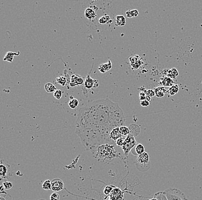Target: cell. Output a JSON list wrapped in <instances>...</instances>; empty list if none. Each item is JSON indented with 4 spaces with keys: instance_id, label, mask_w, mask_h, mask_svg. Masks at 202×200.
I'll return each instance as SVG.
<instances>
[{
    "instance_id": "obj_23",
    "label": "cell",
    "mask_w": 202,
    "mask_h": 200,
    "mask_svg": "<svg viewBox=\"0 0 202 200\" xmlns=\"http://www.w3.org/2000/svg\"><path fill=\"white\" fill-rule=\"evenodd\" d=\"M79 105V100L76 99H71L68 102V106L72 109H75Z\"/></svg>"
},
{
    "instance_id": "obj_37",
    "label": "cell",
    "mask_w": 202,
    "mask_h": 200,
    "mask_svg": "<svg viewBox=\"0 0 202 200\" xmlns=\"http://www.w3.org/2000/svg\"><path fill=\"white\" fill-rule=\"evenodd\" d=\"M126 16H127V17H128V18H129V19L132 18V14H131V13H130V11H126Z\"/></svg>"
},
{
    "instance_id": "obj_6",
    "label": "cell",
    "mask_w": 202,
    "mask_h": 200,
    "mask_svg": "<svg viewBox=\"0 0 202 200\" xmlns=\"http://www.w3.org/2000/svg\"><path fill=\"white\" fill-rule=\"evenodd\" d=\"M64 184L63 181L59 178L53 179L51 181V190L54 192H59L63 190Z\"/></svg>"
},
{
    "instance_id": "obj_3",
    "label": "cell",
    "mask_w": 202,
    "mask_h": 200,
    "mask_svg": "<svg viewBox=\"0 0 202 200\" xmlns=\"http://www.w3.org/2000/svg\"><path fill=\"white\" fill-rule=\"evenodd\" d=\"M164 193L168 200H189L183 191L177 188H168Z\"/></svg>"
},
{
    "instance_id": "obj_28",
    "label": "cell",
    "mask_w": 202,
    "mask_h": 200,
    "mask_svg": "<svg viewBox=\"0 0 202 200\" xmlns=\"http://www.w3.org/2000/svg\"><path fill=\"white\" fill-rule=\"evenodd\" d=\"M114 188V187L112 186H106L105 187V189L103 190L104 194L106 196H108L109 194H110V193L112 191V190H113Z\"/></svg>"
},
{
    "instance_id": "obj_38",
    "label": "cell",
    "mask_w": 202,
    "mask_h": 200,
    "mask_svg": "<svg viewBox=\"0 0 202 200\" xmlns=\"http://www.w3.org/2000/svg\"><path fill=\"white\" fill-rule=\"evenodd\" d=\"M151 97L149 96H148V95H147V96H146V100H148V101L149 102H150V101L151 100Z\"/></svg>"
},
{
    "instance_id": "obj_21",
    "label": "cell",
    "mask_w": 202,
    "mask_h": 200,
    "mask_svg": "<svg viewBox=\"0 0 202 200\" xmlns=\"http://www.w3.org/2000/svg\"><path fill=\"white\" fill-rule=\"evenodd\" d=\"M136 155L139 156L145 152V147L141 144H137L135 147Z\"/></svg>"
},
{
    "instance_id": "obj_29",
    "label": "cell",
    "mask_w": 202,
    "mask_h": 200,
    "mask_svg": "<svg viewBox=\"0 0 202 200\" xmlns=\"http://www.w3.org/2000/svg\"><path fill=\"white\" fill-rule=\"evenodd\" d=\"M126 137H122L118 139L115 143V144L119 147H122L124 146V142H125V140Z\"/></svg>"
},
{
    "instance_id": "obj_7",
    "label": "cell",
    "mask_w": 202,
    "mask_h": 200,
    "mask_svg": "<svg viewBox=\"0 0 202 200\" xmlns=\"http://www.w3.org/2000/svg\"><path fill=\"white\" fill-rule=\"evenodd\" d=\"M84 85L86 88L91 89L92 88H97L99 86V83L98 80H94L92 77H90V74H88L85 81Z\"/></svg>"
},
{
    "instance_id": "obj_32",
    "label": "cell",
    "mask_w": 202,
    "mask_h": 200,
    "mask_svg": "<svg viewBox=\"0 0 202 200\" xmlns=\"http://www.w3.org/2000/svg\"><path fill=\"white\" fill-rule=\"evenodd\" d=\"M60 200V196L58 193L54 192L50 196V200Z\"/></svg>"
},
{
    "instance_id": "obj_11",
    "label": "cell",
    "mask_w": 202,
    "mask_h": 200,
    "mask_svg": "<svg viewBox=\"0 0 202 200\" xmlns=\"http://www.w3.org/2000/svg\"><path fill=\"white\" fill-rule=\"evenodd\" d=\"M112 67V62L110 60H109L107 63L100 65L98 67V70L102 73H105L109 71L110 70H111Z\"/></svg>"
},
{
    "instance_id": "obj_12",
    "label": "cell",
    "mask_w": 202,
    "mask_h": 200,
    "mask_svg": "<svg viewBox=\"0 0 202 200\" xmlns=\"http://www.w3.org/2000/svg\"><path fill=\"white\" fill-rule=\"evenodd\" d=\"M115 25L117 26H125L126 25V19L122 15L117 16L115 17Z\"/></svg>"
},
{
    "instance_id": "obj_1",
    "label": "cell",
    "mask_w": 202,
    "mask_h": 200,
    "mask_svg": "<svg viewBox=\"0 0 202 200\" xmlns=\"http://www.w3.org/2000/svg\"><path fill=\"white\" fill-rule=\"evenodd\" d=\"M125 123L124 113L117 103L107 99H99L79 109L75 133L83 146L90 151L102 144H113L109 139L110 134Z\"/></svg>"
},
{
    "instance_id": "obj_34",
    "label": "cell",
    "mask_w": 202,
    "mask_h": 200,
    "mask_svg": "<svg viewBox=\"0 0 202 200\" xmlns=\"http://www.w3.org/2000/svg\"><path fill=\"white\" fill-rule=\"evenodd\" d=\"M130 13L132 14V17H136L139 16V12L137 9H132L130 11Z\"/></svg>"
},
{
    "instance_id": "obj_13",
    "label": "cell",
    "mask_w": 202,
    "mask_h": 200,
    "mask_svg": "<svg viewBox=\"0 0 202 200\" xmlns=\"http://www.w3.org/2000/svg\"><path fill=\"white\" fill-rule=\"evenodd\" d=\"M85 15V17L89 20H92L97 17V14L95 13V11L91 8H88L86 9Z\"/></svg>"
},
{
    "instance_id": "obj_30",
    "label": "cell",
    "mask_w": 202,
    "mask_h": 200,
    "mask_svg": "<svg viewBox=\"0 0 202 200\" xmlns=\"http://www.w3.org/2000/svg\"><path fill=\"white\" fill-rule=\"evenodd\" d=\"M62 95H63V92L61 90H56L54 92H53V96L56 99H60L62 97Z\"/></svg>"
},
{
    "instance_id": "obj_18",
    "label": "cell",
    "mask_w": 202,
    "mask_h": 200,
    "mask_svg": "<svg viewBox=\"0 0 202 200\" xmlns=\"http://www.w3.org/2000/svg\"><path fill=\"white\" fill-rule=\"evenodd\" d=\"M8 170L6 166L4 164L0 165V176H1V179L6 178L7 175H8Z\"/></svg>"
},
{
    "instance_id": "obj_20",
    "label": "cell",
    "mask_w": 202,
    "mask_h": 200,
    "mask_svg": "<svg viewBox=\"0 0 202 200\" xmlns=\"http://www.w3.org/2000/svg\"><path fill=\"white\" fill-rule=\"evenodd\" d=\"M113 21L111 20L110 17L108 15H105L101 17L99 19V23L101 24H106L112 23Z\"/></svg>"
},
{
    "instance_id": "obj_4",
    "label": "cell",
    "mask_w": 202,
    "mask_h": 200,
    "mask_svg": "<svg viewBox=\"0 0 202 200\" xmlns=\"http://www.w3.org/2000/svg\"><path fill=\"white\" fill-rule=\"evenodd\" d=\"M135 163L137 168L141 171H144L143 167L144 166H145L147 168L149 169L151 166L149 154L147 152H145L144 153L139 155Z\"/></svg>"
},
{
    "instance_id": "obj_10",
    "label": "cell",
    "mask_w": 202,
    "mask_h": 200,
    "mask_svg": "<svg viewBox=\"0 0 202 200\" xmlns=\"http://www.w3.org/2000/svg\"><path fill=\"white\" fill-rule=\"evenodd\" d=\"M159 84L162 85L164 87H171L174 85V81L168 77H164L161 78Z\"/></svg>"
},
{
    "instance_id": "obj_16",
    "label": "cell",
    "mask_w": 202,
    "mask_h": 200,
    "mask_svg": "<svg viewBox=\"0 0 202 200\" xmlns=\"http://www.w3.org/2000/svg\"><path fill=\"white\" fill-rule=\"evenodd\" d=\"M179 75V72L176 68H172V69L168 70L167 72V77L172 79V80L176 79Z\"/></svg>"
},
{
    "instance_id": "obj_5",
    "label": "cell",
    "mask_w": 202,
    "mask_h": 200,
    "mask_svg": "<svg viewBox=\"0 0 202 200\" xmlns=\"http://www.w3.org/2000/svg\"><path fill=\"white\" fill-rule=\"evenodd\" d=\"M137 144V143L135 139V137H134L130 134L126 137L125 140L124 146L122 147V149L126 158L128 157L130 152L133 149L134 147L136 146Z\"/></svg>"
},
{
    "instance_id": "obj_17",
    "label": "cell",
    "mask_w": 202,
    "mask_h": 200,
    "mask_svg": "<svg viewBox=\"0 0 202 200\" xmlns=\"http://www.w3.org/2000/svg\"><path fill=\"white\" fill-rule=\"evenodd\" d=\"M80 76L78 75H73L71 77L70 86L71 87H75L76 86H78V79Z\"/></svg>"
},
{
    "instance_id": "obj_24",
    "label": "cell",
    "mask_w": 202,
    "mask_h": 200,
    "mask_svg": "<svg viewBox=\"0 0 202 200\" xmlns=\"http://www.w3.org/2000/svg\"><path fill=\"white\" fill-rule=\"evenodd\" d=\"M119 129H120L121 133L123 137H126L129 134H130V129L129 128L126 126H121L119 128Z\"/></svg>"
},
{
    "instance_id": "obj_35",
    "label": "cell",
    "mask_w": 202,
    "mask_h": 200,
    "mask_svg": "<svg viewBox=\"0 0 202 200\" xmlns=\"http://www.w3.org/2000/svg\"><path fill=\"white\" fill-rule=\"evenodd\" d=\"M141 106L144 107H148L149 106V102H148L147 100H142L141 101L140 103Z\"/></svg>"
},
{
    "instance_id": "obj_8",
    "label": "cell",
    "mask_w": 202,
    "mask_h": 200,
    "mask_svg": "<svg viewBox=\"0 0 202 200\" xmlns=\"http://www.w3.org/2000/svg\"><path fill=\"white\" fill-rule=\"evenodd\" d=\"M119 128L120 127H118V128H114L113 130L112 131V132L110 134L109 139H110V141L112 142V143L114 144V145L115 144V143H116V141H117V140L118 139H119L121 137H123L121 133Z\"/></svg>"
},
{
    "instance_id": "obj_19",
    "label": "cell",
    "mask_w": 202,
    "mask_h": 200,
    "mask_svg": "<svg viewBox=\"0 0 202 200\" xmlns=\"http://www.w3.org/2000/svg\"><path fill=\"white\" fill-rule=\"evenodd\" d=\"M44 88L45 90L48 93L54 92L56 90V87H55V85L51 82L47 83L44 86Z\"/></svg>"
},
{
    "instance_id": "obj_22",
    "label": "cell",
    "mask_w": 202,
    "mask_h": 200,
    "mask_svg": "<svg viewBox=\"0 0 202 200\" xmlns=\"http://www.w3.org/2000/svg\"><path fill=\"white\" fill-rule=\"evenodd\" d=\"M179 91V87L177 84H174V85H172L171 87H170L168 90V93L171 95V96H174L175 95H176L177 93Z\"/></svg>"
},
{
    "instance_id": "obj_2",
    "label": "cell",
    "mask_w": 202,
    "mask_h": 200,
    "mask_svg": "<svg viewBox=\"0 0 202 200\" xmlns=\"http://www.w3.org/2000/svg\"><path fill=\"white\" fill-rule=\"evenodd\" d=\"M90 151L93 157L102 162H111L117 158H121V155L115 149V145L105 144L94 147Z\"/></svg>"
},
{
    "instance_id": "obj_36",
    "label": "cell",
    "mask_w": 202,
    "mask_h": 200,
    "mask_svg": "<svg viewBox=\"0 0 202 200\" xmlns=\"http://www.w3.org/2000/svg\"><path fill=\"white\" fill-rule=\"evenodd\" d=\"M139 99L141 101L146 100V96L147 95L144 92H141L139 93Z\"/></svg>"
},
{
    "instance_id": "obj_33",
    "label": "cell",
    "mask_w": 202,
    "mask_h": 200,
    "mask_svg": "<svg viewBox=\"0 0 202 200\" xmlns=\"http://www.w3.org/2000/svg\"><path fill=\"white\" fill-rule=\"evenodd\" d=\"M145 93H146L147 95H148L151 97H153L155 95V93L154 91H153L152 90H145L144 91Z\"/></svg>"
},
{
    "instance_id": "obj_25",
    "label": "cell",
    "mask_w": 202,
    "mask_h": 200,
    "mask_svg": "<svg viewBox=\"0 0 202 200\" xmlns=\"http://www.w3.org/2000/svg\"><path fill=\"white\" fill-rule=\"evenodd\" d=\"M154 197L158 200H168L164 194V191H159L155 193Z\"/></svg>"
},
{
    "instance_id": "obj_40",
    "label": "cell",
    "mask_w": 202,
    "mask_h": 200,
    "mask_svg": "<svg viewBox=\"0 0 202 200\" xmlns=\"http://www.w3.org/2000/svg\"><path fill=\"white\" fill-rule=\"evenodd\" d=\"M0 200H5V199L4 198V197H0Z\"/></svg>"
},
{
    "instance_id": "obj_9",
    "label": "cell",
    "mask_w": 202,
    "mask_h": 200,
    "mask_svg": "<svg viewBox=\"0 0 202 200\" xmlns=\"http://www.w3.org/2000/svg\"><path fill=\"white\" fill-rule=\"evenodd\" d=\"M123 192L120 189L114 187L110 194V200H122Z\"/></svg>"
},
{
    "instance_id": "obj_31",
    "label": "cell",
    "mask_w": 202,
    "mask_h": 200,
    "mask_svg": "<svg viewBox=\"0 0 202 200\" xmlns=\"http://www.w3.org/2000/svg\"><path fill=\"white\" fill-rule=\"evenodd\" d=\"M5 189L6 190H10L12 188L13 186V184L11 182H9V181H6V182H4L3 183V185H2Z\"/></svg>"
},
{
    "instance_id": "obj_15",
    "label": "cell",
    "mask_w": 202,
    "mask_h": 200,
    "mask_svg": "<svg viewBox=\"0 0 202 200\" xmlns=\"http://www.w3.org/2000/svg\"><path fill=\"white\" fill-rule=\"evenodd\" d=\"M20 54V52L13 53V52H8L4 58V61H7L9 62H12L14 56H18Z\"/></svg>"
},
{
    "instance_id": "obj_26",
    "label": "cell",
    "mask_w": 202,
    "mask_h": 200,
    "mask_svg": "<svg viewBox=\"0 0 202 200\" xmlns=\"http://www.w3.org/2000/svg\"><path fill=\"white\" fill-rule=\"evenodd\" d=\"M66 82H67L66 78L64 76H59L56 79V82L58 84H60L62 87L65 85Z\"/></svg>"
},
{
    "instance_id": "obj_27",
    "label": "cell",
    "mask_w": 202,
    "mask_h": 200,
    "mask_svg": "<svg viewBox=\"0 0 202 200\" xmlns=\"http://www.w3.org/2000/svg\"><path fill=\"white\" fill-rule=\"evenodd\" d=\"M42 187L44 190H50L51 189V182L50 180H46L43 184Z\"/></svg>"
},
{
    "instance_id": "obj_14",
    "label": "cell",
    "mask_w": 202,
    "mask_h": 200,
    "mask_svg": "<svg viewBox=\"0 0 202 200\" xmlns=\"http://www.w3.org/2000/svg\"><path fill=\"white\" fill-rule=\"evenodd\" d=\"M154 91L155 93V95L157 97H163L165 93L167 92V90L164 87H159L155 88Z\"/></svg>"
},
{
    "instance_id": "obj_39",
    "label": "cell",
    "mask_w": 202,
    "mask_h": 200,
    "mask_svg": "<svg viewBox=\"0 0 202 200\" xmlns=\"http://www.w3.org/2000/svg\"><path fill=\"white\" fill-rule=\"evenodd\" d=\"M148 200H158L156 198H155L154 197L153 198H152L151 199H148Z\"/></svg>"
}]
</instances>
